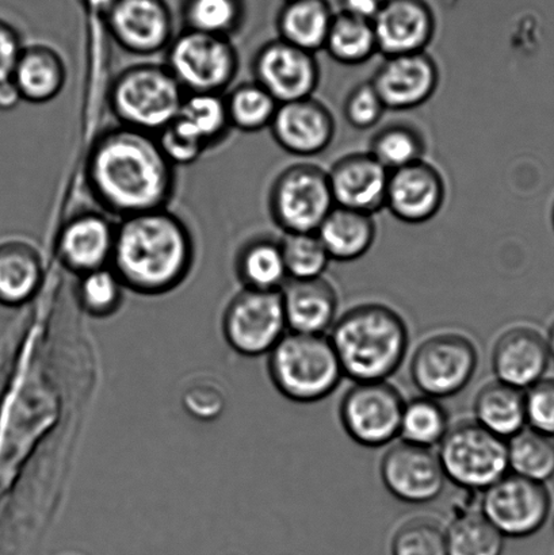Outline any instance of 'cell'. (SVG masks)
Listing matches in <instances>:
<instances>
[{
	"instance_id": "cell-19",
	"label": "cell",
	"mask_w": 554,
	"mask_h": 555,
	"mask_svg": "<svg viewBox=\"0 0 554 555\" xmlns=\"http://www.w3.org/2000/svg\"><path fill=\"white\" fill-rule=\"evenodd\" d=\"M269 129L282 150L308 157L322 154L333 143L335 121L327 106L309 96L280 103Z\"/></svg>"
},
{
	"instance_id": "cell-5",
	"label": "cell",
	"mask_w": 554,
	"mask_h": 555,
	"mask_svg": "<svg viewBox=\"0 0 554 555\" xmlns=\"http://www.w3.org/2000/svg\"><path fill=\"white\" fill-rule=\"evenodd\" d=\"M184 95L166 64L141 63L116 76L108 105L119 125L156 135L177 118Z\"/></svg>"
},
{
	"instance_id": "cell-15",
	"label": "cell",
	"mask_w": 554,
	"mask_h": 555,
	"mask_svg": "<svg viewBox=\"0 0 554 555\" xmlns=\"http://www.w3.org/2000/svg\"><path fill=\"white\" fill-rule=\"evenodd\" d=\"M105 18L113 40L136 56L166 51L173 38L171 13L163 0H117Z\"/></svg>"
},
{
	"instance_id": "cell-40",
	"label": "cell",
	"mask_w": 554,
	"mask_h": 555,
	"mask_svg": "<svg viewBox=\"0 0 554 555\" xmlns=\"http://www.w3.org/2000/svg\"><path fill=\"white\" fill-rule=\"evenodd\" d=\"M125 285L112 266L80 275L78 297L86 312L96 318L116 312L123 302Z\"/></svg>"
},
{
	"instance_id": "cell-13",
	"label": "cell",
	"mask_w": 554,
	"mask_h": 555,
	"mask_svg": "<svg viewBox=\"0 0 554 555\" xmlns=\"http://www.w3.org/2000/svg\"><path fill=\"white\" fill-rule=\"evenodd\" d=\"M379 476L395 499L411 505L436 502L448 481L434 449L420 448L403 440L384 454Z\"/></svg>"
},
{
	"instance_id": "cell-45",
	"label": "cell",
	"mask_w": 554,
	"mask_h": 555,
	"mask_svg": "<svg viewBox=\"0 0 554 555\" xmlns=\"http://www.w3.org/2000/svg\"><path fill=\"white\" fill-rule=\"evenodd\" d=\"M384 0H342V11L347 15L373 22L382 9Z\"/></svg>"
},
{
	"instance_id": "cell-4",
	"label": "cell",
	"mask_w": 554,
	"mask_h": 555,
	"mask_svg": "<svg viewBox=\"0 0 554 555\" xmlns=\"http://www.w3.org/2000/svg\"><path fill=\"white\" fill-rule=\"evenodd\" d=\"M268 369L276 390L297 404L327 399L345 378L333 343L325 335L289 332L269 352Z\"/></svg>"
},
{
	"instance_id": "cell-26",
	"label": "cell",
	"mask_w": 554,
	"mask_h": 555,
	"mask_svg": "<svg viewBox=\"0 0 554 555\" xmlns=\"http://www.w3.org/2000/svg\"><path fill=\"white\" fill-rule=\"evenodd\" d=\"M475 422L487 431L510 440L528 427L525 390L501 380H492L477 391L474 401Z\"/></svg>"
},
{
	"instance_id": "cell-24",
	"label": "cell",
	"mask_w": 554,
	"mask_h": 555,
	"mask_svg": "<svg viewBox=\"0 0 554 555\" xmlns=\"http://www.w3.org/2000/svg\"><path fill=\"white\" fill-rule=\"evenodd\" d=\"M11 79L18 87L22 100L42 105L63 91L67 68L53 48L36 43L22 49Z\"/></svg>"
},
{
	"instance_id": "cell-49",
	"label": "cell",
	"mask_w": 554,
	"mask_h": 555,
	"mask_svg": "<svg viewBox=\"0 0 554 555\" xmlns=\"http://www.w3.org/2000/svg\"><path fill=\"white\" fill-rule=\"evenodd\" d=\"M552 224H553V228H554V204H553V208H552Z\"/></svg>"
},
{
	"instance_id": "cell-50",
	"label": "cell",
	"mask_w": 554,
	"mask_h": 555,
	"mask_svg": "<svg viewBox=\"0 0 554 555\" xmlns=\"http://www.w3.org/2000/svg\"><path fill=\"white\" fill-rule=\"evenodd\" d=\"M286 3L296 2V0H285Z\"/></svg>"
},
{
	"instance_id": "cell-20",
	"label": "cell",
	"mask_w": 554,
	"mask_h": 555,
	"mask_svg": "<svg viewBox=\"0 0 554 555\" xmlns=\"http://www.w3.org/2000/svg\"><path fill=\"white\" fill-rule=\"evenodd\" d=\"M552 361L546 336L529 325H515L498 337L492 369L501 383L528 390L545 378Z\"/></svg>"
},
{
	"instance_id": "cell-2",
	"label": "cell",
	"mask_w": 554,
	"mask_h": 555,
	"mask_svg": "<svg viewBox=\"0 0 554 555\" xmlns=\"http://www.w3.org/2000/svg\"><path fill=\"white\" fill-rule=\"evenodd\" d=\"M194 263L192 233L167 209L127 217L116 227L112 269L140 294L171 292Z\"/></svg>"
},
{
	"instance_id": "cell-3",
	"label": "cell",
	"mask_w": 554,
	"mask_h": 555,
	"mask_svg": "<svg viewBox=\"0 0 554 555\" xmlns=\"http://www.w3.org/2000/svg\"><path fill=\"white\" fill-rule=\"evenodd\" d=\"M345 378L352 383L388 380L403 364L410 330L403 315L388 305L369 302L346 310L331 335Z\"/></svg>"
},
{
	"instance_id": "cell-39",
	"label": "cell",
	"mask_w": 554,
	"mask_h": 555,
	"mask_svg": "<svg viewBox=\"0 0 554 555\" xmlns=\"http://www.w3.org/2000/svg\"><path fill=\"white\" fill-rule=\"evenodd\" d=\"M392 555H448L447 529L431 518L404 521L390 545Z\"/></svg>"
},
{
	"instance_id": "cell-8",
	"label": "cell",
	"mask_w": 554,
	"mask_h": 555,
	"mask_svg": "<svg viewBox=\"0 0 554 555\" xmlns=\"http://www.w3.org/2000/svg\"><path fill=\"white\" fill-rule=\"evenodd\" d=\"M479 359V350L469 336L439 332L416 347L410 364L411 379L422 395L449 399L472 383Z\"/></svg>"
},
{
	"instance_id": "cell-28",
	"label": "cell",
	"mask_w": 554,
	"mask_h": 555,
	"mask_svg": "<svg viewBox=\"0 0 554 555\" xmlns=\"http://www.w3.org/2000/svg\"><path fill=\"white\" fill-rule=\"evenodd\" d=\"M334 14L325 0H296L286 3L276 20L281 40L304 51H322Z\"/></svg>"
},
{
	"instance_id": "cell-34",
	"label": "cell",
	"mask_w": 554,
	"mask_h": 555,
	"mask_svg": "<svg viewBox=\"0 0 554 555\" xmlns=\"http://www.w3.org/2000/svg\"><path fill=\"white\" fill-rule=\"evenodd\" d=\"M510 473L546 483L554 478V438L526 427L507 440Z\"/></svg>"
},
{
	"instance_id": "cell-14",
	"label": "cell",
	"mask_w": 554,
	"mask_h": 555,
	"mask_svg": "<svg viewBox=\"0 0 554 555\" xmlns=\"http://www.w3.org/2000/svg\"><path fill=\"white\" fill-rule=\"evenodd\" d=\"M253 73L254 80L279 103L312 96L320 80L314 53L304 51L281 38L259 49L254 57Z\"/></svg>"
},
{
	"instance_id": "cell-47",
	"label": "cell",
	"mask_w": 554,
	"mask_h": 555,
	"mask_svg": "<svg viewBox=\"0 0 554 555\" xmlns=\"http://www.w3.org/2000/svg\"><path fill=\"white\" fill-rule=\"evenodd\" d=\"M83 2L94 13L106 15L117 0H83Z\"/></svg>"
},
{
	"instance_id": "cell-41",
	"label": "cell",
	"mask_w": 554,
	"mask_h": 555,
	"mask_svg": "<svg viewBox=\"0 0 554 555\" xmlns=\"http://www.w3.org/2000/svg\"><path fill=\"white\" fill-rule=\"evenodd\" d=\"M385 112L387 107L372 81L357 86L346 98L345 118L355 129L368 130L376 127Z\"/></svg>"
},
{
	"instance_id": "cell-21",
	"label": "cell",
	"mask_w": 554,
	"mask_h": 555,
	"mask_svg": "<svg viewBox=\"0 0 554 555\" xmlns=\"http://www.w3.org/2000/svg\"><path fill=\"white\" fill-rule=\"evenodd\" d=\"M378 52L385 57L426 52L436 16L425 0H384L372 22Z\"/></svg>"
},
{
	"instance_id": "cell-6",
	"label": "cell",
	"mask_w": 554,
	"mask_h": 555,
	"mask_svg": "<svg viewBox=\"0 0 554 555\" xmlns=\"http://www.w3.org/2000/svg\"><path fill=\"white\" fill-rule=\"evenodd\" d=\"M438 448L447 480L465 491L485 492L510 473L507 440L475 421L450 427Z\"/></svg>"
},
{
	"instance_id": "cell-44",
	"label": "cell",
	"mask_w": 554,
	"mask_h": 555,
	"mask_svg": "<svg viewBox=\"0 0 554 555\" xmlns=\"http://www.w3.org/2000/svg\"><path fill=\"white\" fill-rule=\"evenodd\" d=\"M24 49L18 33L0 21V80L10 79Z\"/></svg>"
},
{
	"instance_id": "cell-37",
	"label": "cell",
	"mask_w": 554,
	"mask_h": 555,
	"mask_svg": "<svg viewBox=\"0 0 554 555\" xmlns=\"http://www.w3.org/2000/svg\"><path fill=\"white\" fill-rule=\"evenodd\" d=\"M425 151V141L414 128L390 125L374 135L369 152L390 172L422 160Z\"/></svg>"
},
{
	"instance_id": "cell-32",
	"label": "cell",
	"mask_w": 554,
	"mask_h": 555,
	"mask_svg": "<svg viewBox=\"0 0 554 555\" xmlns=\"http://www.w3.org/2000/svg\"><path fill=\"white\" fill-rule=\"evenodd\" d=\"M324 49L340 64L360 65L369 62L378 52L372 22L345 13L334 15Z\"/></svg>"
},
{
	"instance_id": "cell-51",
	"label": "cell",
	"mask_w": 554,
	"mask_h": 555,
	"mask_svg": "<svg viewBox=\"0 0 554 555\" xmlns=\"http://www.w3.org/2000/svg\"><path fill=\"white\" fill-rule=\"evenodd\" d=\"M553 527H554V513H553Z\"/></svg>"
},
{
	"instance_id": "cell-29",
	"label": "cell",
	"mask_w": 554,
	"mask_h": 555,
	"mask_svg": "<svg viewBox=\"0 0 554 555\" xmlns=\"http://www.w3.org/2000/svg\"><path fill=\"white\" fill-rule=\"evenodd\" d=\"M236 271L244 287L253 291L279 292L289 280L281 244L263 237L241 249Z\"/></svg>"
},
{
	"instance_id": "cell-27",
	"label": "cell",
	"mask_w": 554,
	"mask_h": 555,
	"mask_svg": "<svg viewBox=\"0 0 554 555\" xmlns=\"http://www.w3.org/2000/svg\"><path fill=\"white\" fill-rule=\"evenodd\" d=\"M40 254L29 243L13 241L0 246V304L15 307L35 296L42 281Z\"/></svg>"
},
{
	"instance_id": "cell-38",
	"label": "cell",
	"mask_w": 554,
	"mask_h": 555,
	"mask_svg": "<svg viewBox=\"0 0 554 555\" xmlns=\"http://www.w3.org/2000/svg\"><path fill=\"white\" fill-rule=\"evenodd\" d=\"M289 280H313L323 276L331 258L314 233H285L280 242Z\"/></svg>"
},
{
	"instance_id": "cell-12",
	"label": "cell",
	"mask_w": 554,
	"mask_h": 555,
	"mask_svg": "<svg viewBox=\"0 0 554 555\" xmlns=\"http://www.w3.org/2000/svg\"><path fill=\"white\" fill-rule=\"evenodd\" d=\"M481 513L504 538L537 534L550 520L552 496L546 483L507 473L482 492Z\"/></svg>"
},
{
	"instance_id": "cell-11",
	"label": "cell",
	"mask_w": 554,
	"mask_h": 555,
	"mask_svg": "<svg viewBox=\"0 0 554 555\" xmlns=\"http://www.w3.org/2000/svg\"><path fill=\"white\" fill-rule=\"evenodd\" d=\"M222 330L230 346L242 356H269L287 334L281 292L244 287L228 305Z\"/></svg>"
},
{
	"instance_id": "cell-23",
	"label": "cell",
	"mask_w": 554,
	"mask_h": 555,
	"mask_svg": "<svg viewBox=\"0 0 554 555\" xmlns=\"http://www.w3.org/2000/svg\"><path fill=\"white\" fill-rule=\"evenodd\" d=\"M287 330L296 334L325 335L338 319L339 297L324 276L287 280L281 288Z\"/></svg>"
},
{
	"instance_id": "cell-33",
	"label": "cell",
	"mask_w": 554,
	"mask_h": 555,
	"mask_svg": "<svg viewBox=\"0 0 554 555\" xmlns=\"http://www.w3.org/2000/svg\"><path fill=\"white\" fill-rule=\"evenodd\" d=\"M448 555H502L506 538L481 509L465 511L447 527Z\"/></svg>"
},
{
	"instance_id": "cell-18",
	"label": "cell",
	"mask_w": 554,
	"mask_h": 555,
	"mask_svg": "<svg viewBox=\"0 0 554 555\" xmlns=\"http://www.w3.org/2000/svg\"><path fill=\"white\" fill-rule=\"evenodd\" d=\"M445 194L441 172L422 159L389 172L385 208L407 224H423L441 210Z\"/></svg>"
},
{
	"instance_id": "cell-7",
	"label": "cell",
	"mask_w": 554,
	"mask_h": 555,
	"mask_svg": "<svg viewBox=\"0 0 554 555\" xmlns=\"http://www.w3.org/2000/svg\"><path fill=\"white\" fill-rule=\"evenodd\" d=\"M166 65L186 94H221L239 70L230 38L183 30L166 49Z\"/></svg>"
},
{
	"instance_id": "cell-46",
	"label": "cell",
	"mask_w": 554,
	"mask_h": 555,
	"mask_svg": "<svg viewBox=\"0 0 554 555\" xmlns=\"http://www.w3.org/2000/svg\"><path fill=\"white\" fill-rule=\"evenodd\" d=\"M22 101L24 100L13 79L0 80V111H14Z\"/></svg>"
},
{
	"instance_id": "cell-16",
	"label": "cell",
	"mask_w": 554,
	"mask_h": 555,
	"mask_svg": "<svg viewBox=\"0 0 554 555\" xmlns=\"http://www.w3.org/2000/svg\"><path fill=\"white\" fill-rule=\"evenodd\" d=\"M116 227L98 211L69 217L60 228L54 244L60 263L79 276L111 266Z\"/></svg>"
},
{
	"instance_id": "cell-10",
	"label": "cell",
	"mask_w": 554,
	"mask_h": 555,
	"mask_svg": "<svg viewBox=\"0 0 554 555\" xmlns=\"http://www.w3.org/2000/svg\"><path fill=\"white\" fill-rule=\"evenodd\" d=\"M404 402L388 380L355 383L340 400L342 427L362 448H384L399 438Z\"/></svg>"
},
{
	"instance_id": "cell-1",
	"label": "cell",
	"mask_w": 554,
	"mask_h": 555,
	"mask_svg": "<svg viewBox=\"0 0 554 555\" xmlns=\"http://www.w3.org/2000/svg\"><path fill=\"white\" fill-rule=\"evenodd\" d=\"M86 182L102 210L123 220L166 209L176 190V167L155 134L118 125L92 143Z\"/></svg>"
},
{
	"instance_id": "cell-31",
	"label": "cell",
	"mask_w": 554,
	"mask_h": 555,
	"mask_svg": "<svg viewBox=\"0 0 554 555\" xmlns=\"http://www.w3.org/2000/svg\"><path fill=\"white\" fill-rule=\"evenodd\" d=\"M450 428L449 413L441 400L422 395L404 402L399 437L403 442L434 449Z\"/></svg>"
},
{
	"instance_id": "cell-22",
	"label": "cell",
	"mask_w": 554,
	"mask_h": 555,
	"mask_svg": "<svg viewBox=\"0 0 554 555\" xmlns=\"http://www.w3.org/2000/svg\"><path fill=\"white\" fill-rule=\"evenodd\" d=\"M328 179L335 206L372 216L385 208L389 171L371 152L342 157Z\"/></svg>"
},
{
	"instance_id": "cell-35",
	"label": "cell",
	"mask_w": 554,
	"mask_h": 555,
	"mask_svg": "<svg viewBox=\"0 0 554 555\" xmlns=\"http://www.w3.org/2000/svg\"><path fill=\"white\" fill-rule=\"evenodd\" d=\"M231 128L244 133L268 129L280 103L257 81H246L235 87L224 98Z\"/></svg>"
},
{
	"instance_id": "cell-9",
	"label": "cell",
	"mask_w": 554,
	"mask_h": 555,
	"mask_svg": "<svg viewBox=\"0 0 554 555\" xmlns=\"http://www.w3.org/2000/svg\"><path fill=\"white\" fill-rule=\"evenodd\" d=\"M328 172L312 165L287 167L269 195L271 219L285 233H314L334 209Z\"/></svg>"
},
{
	"instance_id": "cell-25",
	"label": "cell",
	"mask_w": 554,
	"mask_h": 555,
	"mask_svg": "<svg viewBox=\"0 0 554 555\" xmlns=\"http://www.w3.org/2000/svg\"><path fill=\"white\" fill-rule=\"evenodd\" d=\"M317 235L331 260L352 262L372 248L376 238L373 216L334 206L319 227Z\"/></svg>"
},
{
	"instance_id": "cell-17",
	"label": "cell",
	"mask_w": 554,
	"mask_h": 555,
	"mask_svg": "<svg viewBox=\"0 0 554 555\" xmlns=\"http://www.w3.org/2000/svg\"><path fill=\"white\" fill-rule=\"evenodd\" d=\"M371 81L387 111H412L434 95L439 70L426 52L400 54L385 57Z\"/></svg>"
},
{
	"instance_id": "cell-30",
	"label": "cell",
	"mask_w": 554,
	"mask_h": 555,
	"mask_svg": "<svg viewBox=\"0 0 554 555\" xmlns=\"http://www.w3.org/2000/svg\"><path fill=\"white\" fill-rule=\"evenodd\" d=\"M173 121L211 149L226 139L231 124L224 98L220 94H186Z\"/></svg>"
},
{
	"instance_id": "cell-36",
	"label": "cell",
	"mask_w": 554,
	"mask_h": 555,
	"mask_svg": "<svg viewBox=\"0 0 554 555\" xmlns=\"http://www.w3.org/2000/svg\"><path fill=\"white\" fill-rule=\"evenodd\" d=\"M186 29L230 38L242 25L241 0H188L183 9Z\"/></svg>"
},
{
	"instance_id": "cell-48",
	"label": "cell",
	"mask_w": 554,
	"mask_h": 555,
	"mask_svg": "<svg viewBox=\"0 0 554 555\" xmlns=\"http://www.w3.org/2000/svg\"><path fill=\"white\" fill-rule=\"evenodd\" d=\"M546 341H547V347H550L551 357L554 361V320L550 326V331H547Z\"/></svg>"
},
{
	"instance_id": "cell-43",
	"label": "cell",
	"mask_w": 554,
	"mask_h": 555,
	"mask_svg": "<svg viewBox=\"0 0 554 555\" xmlns=\"http://www.w3.org/2000/svg\"><path fill=\"white\" fill-rule=\"evenodd\" d=\"M156 139L163 154L173 167L194 165L208 150L176 121L160 130Z\"/></svg>"
},
{
	"instance_id": "cell-42",
	"label": "cell",
	"mask_w": 554,
	"mask_h": 555,
	"mask_svg": "<svg viewBox=\"0 0 554 555\" xmlns=\"http://www.w3.org/2000/svg\"><path fill=\"white\" fill-rule=\"evenodd\" d=\"M526 424L554 438V378H542L525 390Z\"/></svg>"
}]
</instances>
